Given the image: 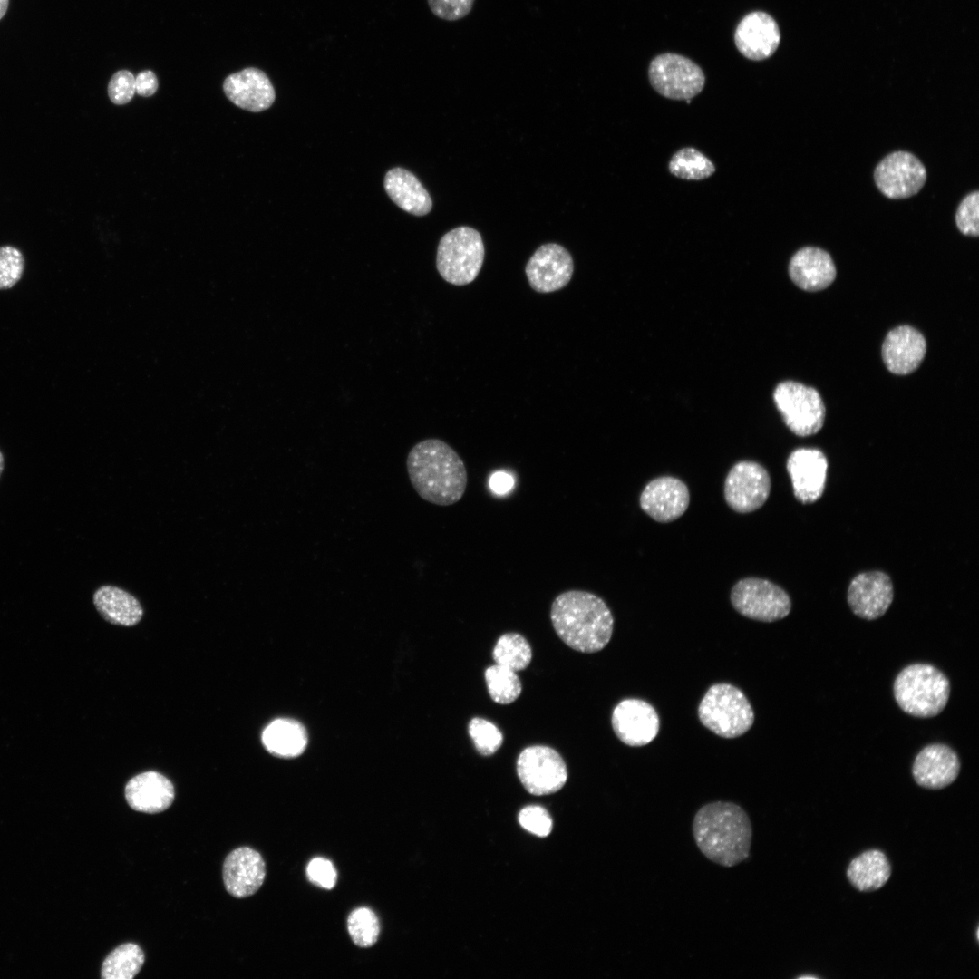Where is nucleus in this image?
<instances>
[{
  "label": "nucleus",
  "mask_w": 979,
  "mask_h": 979,
  "mask_svg": "<svg viewBox=\"0 0 979 979\" xmlns=\"http://www.w3.org/2000/svg\"><path fill=\"white\" fill-rule=\"evenodd\" d=\"M406 467L412 486L424 500L450 506L464 495L468 474L460 455L445 441L426 439L409 451Z\"/></svg>",
  "instance_id": "obj_1"
},
{
  "label": "nucleus",
  "mask_w": 979,
  "mask_h": 979,
  "mask_svg": "<svg viewBox=\"0 0 979 979\" xmlns=\"http://www.w3.org/2000/svg\"><path fill=\"white\" fill-rule=\"evenodd\" d=\"M692 830L700 851L715 864L732 868L749 856L752 826L745 809L736 803L713 801L702 806Z\"/></svg>",
  "instance_id": "obj_2"
},
{
  "label": "nucleus",
  "mask_w": 979,
  "mask_h": 979,
  "mask_svg": "<svg viewBox=\"0 0 979 979\" xmlns=\"http://www.w3.org/2000/svg\"><path fill=\"white\" fill-rule=\"evenodd\" d=\"M550 620L558 637L570 648L596 653L610 641L614 617L606 602L584 590H567L551 604Z\"/></svg>",
  "instance_id": "obj_3"
},
{
  "label": "nucleus",
  "mask_w": 979,
  "mask_h": 979,
  "mask_svg": "<svg viewBox=\"0 0 979 979\" xmlns=\"http://www.w3.org/2000/svg\"><path fill=\"white\" fill-rule=\"evenodd\" d=\"M893 691L897 703L906 713L930 718L939 714L945 707L950 683L936 667L928 664H913L897 674Z\"/></svg>",
  "instance_id": "obj_4"
},
{
  "label": "nucleus",
  "mask_w": 979,
  "mask_h": 979,
  "mask_svg": "<svg viewBox=\"0 0 979 979\" xmlns=\"http://www.w3.org/2000/svg\"><path fill=\"white\" fill-rule=\"evenodd\" d=\"M698 716L703 726L723 738L744 734L754 722L750 702L729 683H716L708 689L700 702Z\"/></svg>",
  "instance_id": "obj_5"
},
{
  "label": "nucleus",
  "mask_w": 979,
  "mask_h": 979,
  "mask_svg": "<svg viewBox=\"0 0 979 979\" xmlns=\"http://www.w3.org/2000/svg\"><path fill=\"white\" fill-rule=\"evenodd\" d=\"M485 256L480 234L470 227H458L440 240L436 267L441 276L450 284L464 286L479 275Z\"/></svg>",
  "instance_id": "obj_6"
},
{
  "label": "nucleus",
  "mask_w": 979,
  "mask_h": 979,
  "mask_svg": "<svg viewBox=\"0 0 979 979\" xmlns=\"http://www.w3.org/2000/svg\"><path fill=\"white\" fill-rule=\"evenodd\" d=\"M773 400L788 428L798 436H809L820 431L826 409L819 392L794 381L780 383Z\"/></svg>",
  "instance_id": "obj_7"
},
{
  "label": "nucleus",
  "mask_w": 979,
  "mask_h": 979,
  "mask_svg": "<svg viewBox=\"0 0 979 979\" xmlns=\"http://www.w3.org/2000/svg\"><path fill=\"white\" fill-rule=\"evenodd\" d=\"M650 84L660 95L672 100H690L705 84L702 68L691 59L672 53L655 56L648 68Z\"/></svg>",
  "instance_id": "obj_8"
},
{
  "label": "nucleus",
  "mask_w": 979,
  "mask_h": 979,
  "mask_svg": "<svg viewBox=\"0 0 979 979\" xmlns=\"http://www.w3.org/2000/svg\"><path fill=\"white\" fill-rule=\"evenodd\" d=\"M731 602L741 615L762 622L782 619L791 608L790 598L782 588L757 577L737 582L731 592Z\"/></svg>",
  "instance_id": "obj_9"
},
{
  "label": "nucleus",
  "mask_w": 979,
  "mask_h": 979,
  "mask_svg": "<svg viewBox=\"0 0 979 979\" xmlns=\"http://www.w3.org/2000/svg\"><path fill=\"white\" fill-rule=\"evenodd\" d=\"M517 773L526 790L537 796L558 791L567 780L563 758L555 749L545 745L525 748L517 760Z\"/></svg>",
  "instance_id": "obj_10"
},
{
  "label": "nucleus",
  "mask_w": 979,
  "mask_h": 979,
  "mask_svg": "<svg viewBox=\"0 0 979 979\" xmlns=\"http://www.w3.org/2000/svg\"><path fill=\"white\" fill-rule=\"evenodd\" d=\"M874 180L887 198L900 199L920 191L926 180L924 164L908 151H894L887 155L874 170Z\"/></svg>",
  "instance_id": "obj_11"
},
{
  "label": "nucleus",
  "mask_w": 979,
  "mask_h": 979,
  "mask_svg": "<svg viewBox=\"0 0 979 979\" xmlns=\"http://www.w3.org/2000/svg\"><path fill=\"white\" fill-rule=\"evenodd\" d=\"M771 490L768 471L761 464L742 460L729 471L724 482V498L733 510L748 513L761 508Z\"/></svg>",
  "instance_id": "obj_12"
},
{
  "label": "nucleus",
  "mask_w": 979,
  "mask_h": 979,
  "mask_svg": "<svg viewBox=\"0 0 979 979\" xmlns=\"http://www.w3.org/2000/svg\"><path fill=\"white\" fill-rule=\"evenodd\" d=\"M573 272L570 253L556 243L540 246L525 267L528 283L538 293H551L563 288L570 281Z\"/></svg>",
  "instance_id": "obj_13"
},
{
  "label": "nucleus",
  "mask_w": 979,
  "mask_h": 979,
  "mask_svg": "<svg viewBox=\"0 0 979 979\" xmlns=\"http://www.w3.org/2000/svg\"><path fill=\"white\" fill-rule=\"evenodd\" d=\"M611 723L616 737L632 747L650 743L660 729L655 709L647 702L635 698L625 699L615 707Z\"/></svg>",
  "instance_id": "obj_14"
},
{
  "label": "nucleus",
  "mask_w": 979,
  "mask_h": 979,
  "mask_svg": "<svg viewBox=\"0 0 979 979\" xmlns=\"http://www.w3.org/2000/svg\"><path fill=\"white\" fill-rule=\"evenodd\" d=\"M786 467L799 501L809 504L821 497L825 489L828 460L820 450L796 449L789 456Z\"/></svg>",
  "instance_id": "obj_15"
},
{
  "label": "nucleus",
  "mask_w": 979,
  "mask_h": 979,
  "mask_svg": "<svg viewBox=\"0 0 979 979\" xmlns=\"http://www.w3.org/2000/svg\"><path fill=\"white\" fill-rule=\"evenodd\" d=\"M890 577L881 571L864 572L856 576L848 590V602L855 615L874 620L882 616L893 600Z\"/></svg>",
  "instance_id": "obj_16"
},
{
  "label": "nucleus",
  "mask_w": 979,
  "mask_h": 979,
  "mask_svg": "<svg viewBox=\"0 0 979 979\" xmlns=\"http://www.w3.org/2000/svg\"><path fill=\"white\" fill-rule=\"evenodd\" d=\"M780 42V33L774 18L769 14L755 11L747 14L734 32L738 51L747 59L761 61L771 57Z\"/></svg>",
  "instance_id": "obj_17"
},
{
  "label": "nucleus",
  "mask_w": 979,
  "mask_h": 979,
  "mask_svg": "<svg viewBox=\"0 0 979 979\" xmlns=\"http://www.w3.org/2000/svg\"><path fill=\"white\" fill-rule=\"evenodd\" d=\"M690 502L689 490L681 480L664 476L651 480L640 496L642 509L658 522L680 518Z\"/></svg>",
  "instance_id": "obj_18"
},
{
  "label": "nucleus",
  "mask_w": 979,
  "mask_h": 979,
  "mask_svg": "<svg viewBox=\"0 0 979 979\" xmlns=\"http://www.w3.org/2000/svg\"><path fill=\"white\" fill-rule=\"evenodd\" d=\"M222 876L227 891L237 898L254 895L263 885L266 864L254 848L240 847L232 850L223 863Z\"/></svg>",
  "instance_id": "obj_19"
},
{
  "label": "nucleus",
  "mask_w": 979,
  "mask_h": 979,
  "mask_svg": "<svg viewBox=\"0 0 979 979\" xmlns=\"http://www.w3.org/2000/svg\"><path fill=\"white\" fill-rule=\"evenodd\" d=\"M223 90L229 101L237 107L259 112L274 102L276 92L267 75L260 69L247 67L228 75Z\"/></svg>",
  "instance_id": "obj_20"
},
{
  "label": "nucleus",
  "mask_w": 979,
  "mask_h": 979,
  "mask_svg": "<svg viewBox=\"0 0 979 979\" xmlns=\"http://www.w3.org/2000/svg\"><path fill=\"white\" fill-rule=\"evenodd\" d=\"M960 771V761L949 746L934 743L923 748L916 755L912 774L916 782L931 790L943 789L953 783Z\"/></svg>",
  "instance_id": "obj_21"
},
{
  "label": "nucleus",
  "mask_w": 979,
  "mask_h": 979,
  "mask_svg": "<svg viewBox=\"0 0 979 979\" xmlns=\"http://www.w3.org/2000/svg\"><path fill=\"white\" fill-rule=\"evenodd\" d=\"M926 352L925 337L909 325L889 331L882 344L885 365L889 372L899 375L913 373L920 365Z\"/></svg>",
  "instance_id": "obj_22"
},
{
  "label": "nucleus",
  "mask_w": 979,
  "mask_h": 979,
  "mask_svg": "<svg viewBox=\"0 0 979 979\" xmlns=\"http://www.w3.org/2000/svg\"><path fill=\"white\" fill-rule=\"evenodd\" d=\"M792 282L805 291L815 292L827 288L836 278V267L830 255L815 247L799 249L789 263Z\"/></svg>",
  "instance_id": "obj_23"
},
{
  "label": "nucleus",
  "mask_w": 979,
  "mask_h": 979,
  "mask_svg": "<svg viewBox=\"0 0 979 979\" xmlns=\"http://www.w3.org/2000/svg\"><path fill=\"white\" fill-rule=\"evenodd\" d=\"M175 797L171 781L157 771H146L131 778L125 786L129 806L140 812L155 814L166 810Z\"/></svg>",
  "instance_id": "obj_24"
},
{
  "label": "nucleus",
  "mask_w": 979,
  "mask_h": 979,
  "mask_svg": "<svg viewBox=\"0 0 979 979\" xmlns=\"http://www.w3.org/2000/svg\"><path fill=\"white\" fill-rule=\"evenodd\" d=\"M384 189L390 199L404 211L424 216L432 208V200L420 180L409 170L397 167L387 171Z\"/></svg>",
  "instance_id": "obj_25"
},
{
  "label": "nucleus",
  "mask_w": 979,
  "mask_h": 979,
  "mask_svg": "<svg viewBox=\"0 0 979 979\" xmlns=\"http://www.w3.org/2000/svg\"><path fill=\"white\" fill-rule=\"evenodd\" d=\"M93 604L99 614L109 623L132 626L140 622L143 610L140 602L127 591L102 586L93 595Z\"/></svg>",
  "instance_id": "obj_26"
},
{
  "label": "nucleus",
  "mask_w": 979,
  "mask_h": 979,
  "mask_svg": "<svg viewBox=\"0 0 979 979\" xmlns=\"http://www.w3.org/2000/svg\"><path fill=\"white\" fill-rule=\"evenodd\" d=\"M891 866L879 849H869L854 858L847 869L851 885L861 892H871L882 887L889 879Z\"/></svg>",
  "instance_id": "obj_27"
},
{
  "label": "nucleus",
  "mask_w": 979,
  "mask_h": 979,
  "mask_svg": "<svg viewBox=\"0 0 979 979\" xmlns=\"http://www.w3.org/2000/svg\"><path fill=\"white\" fill-rule=\"evenodd\" d=\"M266 749L273 755L291 758L304 751L307 743L305 729L298 722L277 719L269 723L262 733Z\"/></svg>",
  "instance_id": "obj_28"
},
{
  "label": "nucleus",
  "mask_w": 979,
  "mask_h": 979,
  "mask_svg": "<svg viewBox=\"0 0 979 979\" xmlns=\"http://www.w3.org/2000/svg\"><path fill=\"white\" fill-rule=\"evenodd\" d=\"M144 961V953L137 944H122L106 956L101 976L103 979H132L141 971Z\"/></svg>",
  "instance_id": "obj_29"
},
{
  "label": "nucleus",
  "mask_w": 979,
  "mask_h": 979,
  "mask_svg": "<svg viewBox=\"0 0 979 979\" xmlns=\"http://www.w3.org/2000/svg\"><path fill=\"white\" fill-rule=\"evenodd\" d=\"M715 170V165L710 159L691 147L677 150L668 163V170L672 175L686 180L707 179Z\"/></svg>",
  "instance_id": "obj_30"
},
{
  "label": "nucleus",
  "mask_w": 979,
  "mask_h": 979,
  "mask_svg": "<svg viewBox=\"0 0 979 979\" xmlns=\"http://www.w3.org/2000/svg\"><path fill=\"white\" fill-rule=\"evenodd\" d=\"M492 657L497 664L518 672L530 664L532 650L529 643L520 634L506 633L498 639Z\"/></svg>",
  "instance_id": "obj_31"
},
{
  "label": "nucleus",
  "mask_w": 979,
  "mask_h": 979,
  "mask_svg": "<svg viewBox=\"0 0 979 979\" xmlns=\"http://www.w3.org/2000/svg\"><path fill=\"white\" fill-rule=\"evenodd\" d=\"M485 680L490 698L497 703L509 704L518 699L522 684L515 671L493 664L485 671Z\"/></svg>",
  "instance_id": "obj_32"
},
{
  "label": "nucleus",
  "mask_w": 979,
  "mask_h": 979,
  "mask_svg": "<svg viewBox=\"0 0 979 979\" xmlns=\"http://www.w3.org/2000/svg\"><path fill=\"white\" fill-rule=\"evenodd\" d=\"M347 929L355 945L368 948L378 940L380 923L373 911L367 907H358L348 916Z\"/></svg>",
  "instance_id": "obj_33"
},
{
  "label": "nucleus",
  "mask_w": 979,
  "mask_h": 979,
  "mask_svg": "<svg viewBox=\"0 0 979 979\" xmlns=\"http://www.w3.org/2000/svg\"><path fill=\"white\" fill-rule=\"evenodd\" d=\"M469 734L478 752L483 756L494 754L502 745L500 730L491 722L475 717L468 725Z\"/></svg>",
  "instance_id": "obj_34"
},
{
  "label": "nucleus",
  "mask_w": 979,
  "mask_h": 979,
  "mask_svg": "<svg viewBox=\"0 0 979 979\" xmlns=\"http://www.w3.org/2000/svg\"><path fill=\"white\" fill-rule=\"evenodd\" d=\"M24 270V257L13 246L0 247V290L12 288L21 278Z\"/></svg>",
  "instance_id": "obj_35"
},
{
  "label": "nucleus",
  "mask_w": 979,
  "mask_h": 979,
  "mask_svg": "<svg viewBox=\"0 0 979 979\" xmlns=\"http://www.w3.org/2000/svg\"><path fill=\"white\" fill-rule=\"evenodd\" d=\"M955 223L960 232L966 236L979 235V192L974 190L966 195L960 202Z\"/></svg>",
  "instance_id": "obj_36"
},
{
  "label": "nucleus",
  "mask_w": 979,
  "mask_h": 979,
  "mask_svg": "<svg viewBox=\"0 0 979 979\" xmlns=\"http://www.w3.org/2000/svg\"><path fill=\"white\" fill-rule=\"evenodd\" d=\"M520 826L538 837H547L552 830V819L548 812L540 806H528L519 814Z\"/></svg>",
  "instance_id": "obj_37"
},
{
  "label": "nucleus",
  "mask_w": 979,
  "mask_h": 979,
  "mask_svg": "<svg viewBox=\"0 0 979 979\" xmlns=\"http://www.w3.org/2000/svg\"><path fill=\"white\" fill-rule=\"evenodd\" d=\"M135 93V77L127 70L115 73L108 84L111 101L118 105L129 102Z\"/></svg>",
  "instance_id": "obj_38"
},
{
  "label": "nucleus",
  "mask_w": 979,
  "mask_h": 979,
  "mask_svg": "<svg viewBox=\"0 0 979 979\" xmlns=\"http://www.w3.org/2000/svg\"><path fill=\"white\" fill-rule=\"evenodd\" d=\"M473 3L474 0H428L433 15L447 21L465 17L471 11Z\"/></svg>",
  "instance_id": "obj_39"
},
{
  "label": "nucleus",
  "mask_w": 979,
  "mask_h": 979,
  "mask_svg": "<svg viewBox=\"0 0 979 979\" xmlns=\"http://www.w3.org/2000/svg\"><path fill=\"white\" fill-rule=\"evenodd\" d=\"M306 875L310 882L325 889H332L337 880L333 863L324 858H315L307 865Z\"/></svg>",
  "instance_id": "obj_40"
},
{
  "label": "nucleus",
  "mask_w": 979,
  "mask_h": 979,
  "mask_svg": "<svg viewBox=\"0 0 979 979\" xmlns=\"http://www.w3.org/2000/svg\"><path fill=\"white\" fill-rule=\"evenodd\" d=\"M158 86V79L151 71H142L135 78V92L141 96H151L156 92Z\"/></svg>",
  "instance_id": "obj_41"
},
{
  "label": "nucleus",
  "mask_w": 979,
  "mask_h": 979,
  "mask_svg": "<svg viewBox=\"0 0 979 979\" xmlns=\"http://www.w3.org/2000/svg\"><path fill=\"white\" fill-rule=\"evenodd\" d=\"M513 478L504 471L495 472L490 480V486L491 490L498 494H504L513 487Z\"/></svg>",
  "instance_id": "obj_42"
},
{
  "label": "nucleus",
  "mask_w": 979,
  "mask_h": 979,
  "mask_svg": "<svg viewBox=\"0 0 979 979\" xmlns=\"http://www.w3.org/2000/svg\"><path fill=\"white\" fill-rule=\"evenodd\" d=\"M9 0H0V20L5 16L8 10Z\"/></svg>",
  "instance_id": "obj_43"
},
{
  "label": "nucleus",
  "mask_w": 979,
  "mask_h": 979,
  "mask_svg": "<svg viewBox=\"0 0 979 979\" xmlns=\"http://www.w3.org/2000/svg\"><path fill=\"white\" fill-rule=\"evenodd\" d=\"M4 464H5L4 456H3L2 452L0 451V476H1L2 471L4 470Z\"/></svg>",
  "instance_id": "obj_44"
}]
</instances>
